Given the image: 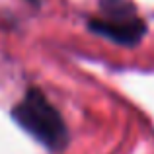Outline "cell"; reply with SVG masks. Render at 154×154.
<instances>
[{
    "instance_id": "3",
    "label": "cell",
    "mask_w": 154,
    "mask_h": 154,
    "mask_svg": "<svg viewBox=\"0 0 154 154\" xmlns=\"http://www.w3.org/2000/svg\"><path fill=\"white\" fill-rule=\"evenodd\" d=\"M29 2H37V0H29Z\"/></svg>"
},
{
    "instance_id": "2",
    "label": "cell",
    "mask_w": 154,
    "mask_h": 154,
    "mask_svg": "<svg viewBox=\"0 0 154 154\" xmlns=\"http://www.w3.org/2000/svg\"><path fill=\"white\" fill-rule=\"evenodd\" d=\"M102 18L88 22V27L94 33L125 47L137 45L144 37L146 23L137 16L133 4L125 0H102Z\"/></svg>"
},
{
    "instance_id": "1",
    "label": "cell",
    "mask_w": 154,
    "mask_h": 154,
    "mask_svg": "<svg viewBox=\"0 0 154 154\" xmlns=\"http://www.w3.org/2000/svg\"><path fill=\"white\" fill-rule=\"evenodd\" d=\"M14 119L23 131L49 150H63L68 143V129L60 113L39 90H29L14 107Z\"/></svg>"
}]
</instances>
